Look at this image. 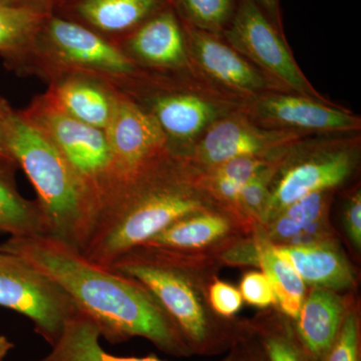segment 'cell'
Listing matches in <instances>:
<instances>
[{
  "instance_id": "cell-1",
  "label": "cell",
  "mask_w": 361,
  "mask_h": 361,
  "mask_svg": "<svg viewBox=\"0 0 361 361\" xmlns=\"http://www.w3.org/2000/svg\"><path fill=\"white\" fill-rule=\"evenodd\" d=\"M0 250L20 256L54 280L110 343L142 337L166 355H193L170 316L135 280L90 262L49 236L11 237Z\"/></svg>"
},
{
  "instance_id": "cell-2",
  "label": "cell",
  "mask_w": 361,
  "mask_h": 361,
  "mask_svg": "<svg viewBox=\"0 0 361 361\" xmlns=\"http://www.w3.org/2000/svg\"><path fill=\"white\" fill-rule=\"evenodd\" d=\"M217 207L224 206L207 192L200 170L168 152L118 185L99 209L80 254L109 269L176 221Z\"/></svg>"
},
{
  "instance_id": "cell-3",
  "label": "cell",
  "mask_w": 361,
  "mask_h": 361,
  "mask_svg": "<svg viewBox=\"0 0 361 361\" xmlns=\"http://www.w3.org/2000/svg\"><path fill=\"white\" fill-rule=\"evenodd\" d=\"M218 259L170 253L139 246L109 269L141 284L179 329L193 355L228 353L248 336L245 320L226 319L209 303V286L221 268Z\"/></svg>"
},
{
  "instance_id": "cell-4",
  "label": "cell",
  "mask_w": 361,
  "mask_h": 361,
  "mask_svg": "<svg viewBox=\"0 0 361 361\" xmlns=\"http://www.w3.org/2000/svg\"><path fill=\"white\" fill-rule=\"evenodd\" d=\"M4 128L9 152L37 192L49 237L80 253L96 221V202L44 133L7 102Z\"/></svg>"
},
{
  "instance_id": "cell-5",
  "label": "cell",
  "mask_w": 361,
  "mask_h": 361,
  "mask_svg": "<svg viewBox=\"0 0 361 361\" xmlns=\"http://www.w3.org/2000/svg\"><path fill=\"white\" fill-rule=\"evenodd\" d=\"M122 92L155 118L171 152L180 157L188 155L211 125L247 102L197 71L142 70Z\"/></svg>"
},
{
  "instance_id": "cell-6",
  "label": "cell",
  "mask_w": 361,
  "mask_h": 361,
  "mask_svg": "<svg viewBox=\"0 0 361 361\" xmlns=\"http://www.w3.org/2000/svg\"><path fill=\"white\" fill-rule=\"evenodd\" d=\"M11 68L47 82L65 75H90L120 90L142 71L114 42L77 21L51 14Z\"/></svg>"
},
{
  "instance_id": "cell-7",
  "label": "cell",
  "mask_w": 361,
  "mask_h": 361,
  "mask_svg": "<svg viewBox=\"0 0 361 361\" xmlns=\"http://www.w3.org/2000/svg\"><path fill=\"white\" fill-rule=\"evenodd\" d=\"M360 159L357 133L298 140L278 161L271 184L267 220L304 196L334 191L345 184L357 170Z\"/></svg>"
},
{
  "instance_id": "cell-8",
  "label": "cell",
  "mask_w": 361,
  "mask_h": 361,
  "mask_svg": "<svg viewBox=\"0 0 361 361\" xmlns=\"http://www.w3.org/2000/svg\"><path fill=\"white\" fill-rule=\"evenodd\" d=\"M21 111L70 164L96 202L99 213L121 184L104 130L66 115L45 94L35 97Z\"/></svg>"
},
{
  "instance_id": "cell-9",
  "label": "cell",
  "mask_w": 361,
  "mask_h": 361,
  "mask_svg": "<svg viewBox=\"0 0 361 361\" xmlns=\"http://www.w3.org/2000/svg\"><path fill=\"white\" fill-rule=\"evenodd\" d=\"M0 307L25 316L35 334L54 346L78 306L54 280L25 259L0 250Z\"/></svg>"
},
{
  "instance_id": "cell-10",
  "label": "cell",
  "mask_w": 361,
  "mask_h": 361,
  "mask_svg": "<svg viewBox=\"0 0 361 361\" xmlns=\"http://www.w3.org/2000/svg\"><path fill=\"white\" fill-rule=\"evenodd\" d=\"M223 35L280 92L326 99L308 82L276 26L255 0H241Z\"/></svg>"
},
{
  "instance_id": "cell-11",
  "label": "cell",
  "mask_w": 361,
  "mask_h": 361,
  "mask_svg": "<svg viewBox=\"0 0 361 361\" xmlns=\"http://www.w3.org/2000/svg\"><path fill=\"white\" fill-rule=\"evenodd\" d=\"M242 111L266 129L304 135L355 134L361 128L360 116L327 99L280 90H269L252 97Z\"/></svg>"
},
{
  "instance_id": "cell-12",
  "label": "cell",
  "mask_w": 361,
  "mask_h": 361,
  "mask_svg": "<svg viewBox=\"0 0 361 361\" xmlns=\"http://www.w3.org/2000/svg\"><path fill=\"white\" fill-rule=\"evenodd\" d=\"M304 137L261 127L241 109L211 125L184 158L199 170L241 157L278 160L289 146Z\"/></svg>"
},
{
  "instance_id": "cell-13",
  "label": "cell",
  "mask_w": 361,
  "mask_h": 361,
  "mask_svg": "<svg viewBox=\"0 0 361 361\" xmlns=\"http://www.w3.org/2000/svg\"><path fill=\"white\" fill-rule=\"evenodd\" d=\"M182 25L192 66L211 84L245 101L269 90H279L220 35L184 21Z\"/></svg>"
},
{
  "instance_id": "cell-14",
  "label": "cell",
  "mask_w": 361,
  "mask_h": 361,
  "mask_svg": "<svg viewBox=\"0 0 361 361\" xmlns=\"http://www.w3.org/2000/svg\"><path fill=\"white\" fill-rule=\"evenodd\" d=\"M104 133L121 183L171 151L155 118L122 90Z\"/></svg>"
},
{
  "instance_id": "cell-15",
  "label": "cell",
  "mask_w": 361,
  "mask_h": 361,
  "mask_svg": "<svg viewBox=\"0 0 361 361\" xmlns=\"http://www.w3.org/2000/svg\"><path fill=\"white\" fill-rule=\"evenodd\" d=\"M256 229L232 211L217 207L176 221L142 246L179 255L218 259L225 249Z\"/></svg>"
},
{
  "instance_id": "cell-16",
  "label": "cell",
  "mask_w": 361,
  "mask_h": 361,
  "mask_svg": "<svg viewBox=\"0 0 361 361\" xmlns=\"http://www.w3.org/2000/svg\"><path fill=\"white\" fill-rule=\"evenodd\" d=\"M140 68L152 71H196L188 54L182 23L164 8L116 44Z\"/></svg>"
},
{
  "instance_id": "cell-17",
  "label": "cell",
  "mask_w": 361,
  "mask_h": 361,
  "mask_svg": "<svg viewBox=\"0 0 361 361\" xmlns=\"http://www.w3.org/2000/svg\"><path fill=\"white\" fill-rule=\"evenodd\" d=\"M334 191L304 196L271 216L261 231L275 246H308L336 240L329 220Z\"/></svg>"
},
{
  "instance_id": "cell-18",
  "label": "cell",
  "mask_w": 361,
  "mask_h": 361,
  "mask_svg": "<svg viewBox=\"0 0 361 361\" xmlns=\"http://www.w3.org/2000/svg\"><path fill=\"white\" fill-rule=\"evenodd\" d=\"M121 90L90 75H65L52 78L45 96L66 115L97 129L106 130Z\"/></svg>"
},
{
  "instance_id": "cell-19",
  "label": "cell",
  "mask_w": 361,
  "mask_h": 361,
  "mask_svg": "<svg viewBox=\"0 0 361 361\" xmlns=\"http://www.w3.org/2000/svg\"><path fill=\"white\" fill-rule=\"evenodd\" d=\"M275 249L310 288L339 294L355 290V272L338 239L308 246H275Z\"/></svg>"
},
{
  "instance_id": "cell-20",
  "label": "cell",
  "mask_w": 361,
  "mask_h": 361,
  "mask_svg": "<svg viewBox=\"0 0 361 361\" xmlns=\"http://www.w3.org/2000/svg\"><path fill=\"white\" fill-rule=\"evenodd\" d=\"M355 300L336 292L310 288L306 292L294 323L297 336L316 361L322 360L336 341Z\"/></svg>"
},
{
  "instance_id": "cell-21",
  "label": "cell",
  "mask_w": 361,
  "mask_h": 361,
  "mask_svg": "<svg viewBox=\"0 0 361 361\" xmlns=\"http://www.w3.org/2000/svg\"><path fill=\"white\" fill-rule=\"evenodd\" d=\"M165 4V0H78L71 9L78 23L110 42L115 37L116 44V37L123 39L166 8Z\"/></svg>"
},
{
  "instance_id": "cell-22",
  "label": "cell",
  "mask_w": 361,
  "mask_h": 361,
  "mask_svg": "<svg viewBox=\"0 0 361 361\" xmlns=\"http://www.w3.org/2000/svg\"><path fill=\"white\" fill-rule=\"evenodd\" d=\"M101 338L96 324L80 313L66 323L51 353L33 361H166L153 355L142 357L111 355L101 345ZM220 361H248L244 341L235 344Z\"/></svg>"
},
{
  "instance_id": "cell-23",
  "label": "cell",
  "mask_w": 361,
  "mask_h": 361,
  "mask_svg": "<svg viewBox=\"0 0 361 361\" xmlns=\"http://www.w3.org/2000/svg\"><path fill=\"white\" fill-rule=\"evenodd\" d=\"M49 222L37 200L18 191L14 173L0 168V234L16 237L49 236Z\"/></svg>"
},
{
  "instance_id": "cell-24",
  "label": "cell",
  "mask_w": 361,
  "mask_h": 361,
  "mask_svg": "<svg viewBox=\"0 0 361 361\" xmlns=\"http://www.w3.org/2000/svg\"><path fill=\"white\" fill-rule=\"evenodd\" d=\"M266 361H316L297 336L294 323L277 308L246 320Z\"/></svg>"
},
{
  "instance_id": "cell-25",
  "label": "cell",
  "mask_w": 361,
  "mask_h": 361,
  "mask_svg": "<svg viewBox=\"0 0 361 361\" xmlns=\"http://www.w3.org/2000/svg\"><path fill=\"white\" fill-rule=\"evenodd\" d=\"M259 267L272 285L277 310L295 322L306 295V285L258 228Z\"/></svg>"
},
{
  "instance_id": "cell-26",
  "label": "cell",
  "mask_w": 361,
  "mask_h": 361,
  "mask_svg": "<svg viewBox=\"0 0 361 361\" xmlns=\"http://www.w3.org/2000/svg\"><path fill=\"white\" fill-rule=\"evenodd\" d=\"M47 16L0 0V54L9 66L25 51Z\"/></svg>"
},
{
  "instance_id": "cell-27",
  "label": "cell",
  "mask_w": 361,
  "mask_h": 361,
  "mask_svg": "<svg viewBox=\"0 0 361 361\" xmlns=\"http://www.w3.org/2000/svg\"><path fill=\"white\" fill-rule=\"evenodd\" d=\"M279 159L271 161L262 170L259 171L257 174L244 185L240 192L237 213L246 224L253 228L261 227L267 220L271 184L276 173Z\"/></svg>"
},
{
  "instance_id": "cell-28",
  "label": "cell",
  "mask_w": 361,
  "mask_h": 361,
  "mask_svg": "<svg viewBox=\"0 0 361 361\" xmlns=\"http://www.w3.org/2000/svg\"><path fill=\"white\" fill-rule=\"evenodd\" d=\"M183 21L221 35L234 16V0H174Z\"/></svg>"
},
{
  "instance_id": "cell-29",
  "label": "cell",
  "mask_w": 361,
  "mask_h": 361,
  "mask_svg": "<svg viewBox=\"0 0 361 361\" xmlns=\"http://www.w3.org/2000/svg\"><path fill=\"white\" fill-rule=\"evenodd\" d=\"M319 361H361V323L353 303L344 318L336 341Z\"/></svg>"
},
{
  "instance_id": "cell-30",
  "label": "cell",
  "mask_w": 361,
  "mask_h": 361,
  "mask_svg": "<svg viewBox=\"0 0 361 361\" xmlns=\"http://www.w3.org/2000/svg\"><path fill=\"white\" fill-rule=\"evenodd\" d=\"M239 291L243 300L252 306L261 310L277 306V298L272 285L263 272H247L240 282Z\"/></svg>"
},
{
  "instance_id": "cell-31",
  "label": "cell",
  "mask_w": 361,
  "mask_h": 361,
  "mask_svg": "<svg viewBox=\"0 0 361 361\" xmlns=\"http://www.w3.org/2000/svg\"><path fill=\"white\" fill-rule=\"evenodd\" d=\"M208 296L214 312L226 319H233L243 304V298L238 289L218 279V277L209 286Z\"/></svg>"
},
{
  "instance_id": "cell-32",
  "label": "cell",
  "mask_w": 361,
  "mask_h": 361,
  "mask_svg": "<svg viewBox=\"0 0 361 361\" xmlns=\"http://www.w3.org/2000/svg\"><path fill=\"white\" fill-rule=\"evenodd\" d=\"M343 226L351 245L356 251L361 249V193L355 189L343 207Z\"/></svg>"
},
{
  "instance_id": "cell-33",
  "label": "cell",
  "mask_w": 361,
  "mask_h": 361,
  "mask_svg": "<svg viewBox=\"0 0 361 361\" xmlns=\"http://www.w3.org/2000/svg\"><path fill=\"white\" fill-rule=\"evenodd\" d=\"M6 101L0 97V168L6 169L11 172H16L18 164L14 161L13 155L7 146L6 128H4V108Z\"/></svg>"
},
{
  "instance_id": "cell-34",
  "label": "cell",
  "mask_w": 361,
  "mask_h": 361,
  "mask_svg": "<svg viewBox=\"0 0 361 361\" xmlns=\"http://www.w3.org/2000/svg\"><path fill=\"white\" fill-rule=\"evenodd\" d=\"M13 6L26 7L39 13L49 14V8L56 0H2Z\"/></svg>"
},
{
  "instance_id": "cell-35",
  "label": "cell",
  "mask_w": 361,
  "mask_h": 361,
  "mask_svg": "<svg viewBox=\"0 0 361 361\" xmlns=\"http://www.w3.org/2000/svg\"><path fill=\"white\" fill-rule=\"evenodd\" d=\"M245 344L247 357L248 361H266L264 355L258 345L257 341L251 336L250 332L248 336L243 339Z\"/></svg>"
},
{
  "instance_id": "cell-36",
  "label": "cell",
  "mask_w": 361,
  "mask_h": 361,
  "mask_svg": "<svg viewBox=\"0 0 361 361\" xmlns=\"http://www.w3.org/2000/svg\"><path fill=\"white\" fill-rule=\"evenodd\" d=\"M259 6L267 16H270L274 25L279 21V9H278V0H255Z\"/></svg>"
},
{
  "instance_id": "cell-37",
  "label": "cell",
  "mask_w": 361,
  "mask_h": 361,
  "mask_svg": "<svg viewBox=\"0 0 361 361\" xmlns=\"http://www.w3.org/2000/svg\"><path fill=\"white\" fill-rule=\"evenodd\" d=\"M13 348V342L8 337L0 334V361H6L7 356Z\"/></svg>"
}]
</instances>
